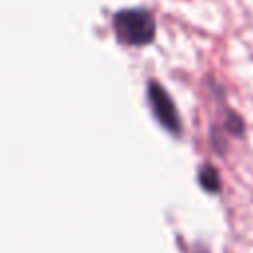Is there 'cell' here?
<instances>
[{
    "mask_svg": "<svg viewBox=\"0 0 253 253\" xmlns=\"http://www.w3.org/2000/svg\"><path fill=\"white\" fill-rule=\"evenodd\" d=\"M115 32L119 40L126 45H146L154 40L156 24L148 10L130 8L121 10L115 16Z\"/></svg>",
    "mask_w": 253,
    "mask_h": 253,
    "instance_id": "1",
    "label": "cell"
},
{
    "mask_svg": "<svg viewBox=\"0 0 253 253\" xmlns=\"http://www.w3.org/2000/svg\"><path fill=\"white\" fill-rule=\"evenodd\" d=\"M148 103L150 109L156 117V121L172 134H180L182 132V121L178 115V109L172 101V97L164 91V87L158 81H150L148 83Z\"/></svg>",
    "mask_w": 253,
    "mask_h": 253,
    "instance_id": "2",
    "label": "cell"
},
{
    "mask_svg": "<svg viewBox=\"0 0 253 253\" xmlns=\"http://www.w3.org/2000/svg\"><path fill=\"white\" fill-rule=\"evenodd\" d=\"M198 182L200 186L210 192V194H217L221 190V178H219V172L211 166V164H204L198 172Z\"/></svg>",
    "mask_w": 253,
    "mask_h": 253,
    "instance_id": "3",
    "label": "cell"
},
{
    "mask_svg": "<svg viewBox=\"0 0 253 253\" xmlns=\"http://www.w3.org/2000/svg\"><path fill=\"white\" fill-rule=\"evenodd\" d=\"M225 126H227V130H229L233 136H241V134H243V130H245V123H243V119H241L239 115H235L233 111H229V113H227Z\"/></svg>",
    "mask_w": 253,
    "mask_h": 253,
    "instance_id": "4",
    "label": "cell"
}]
</instances>
